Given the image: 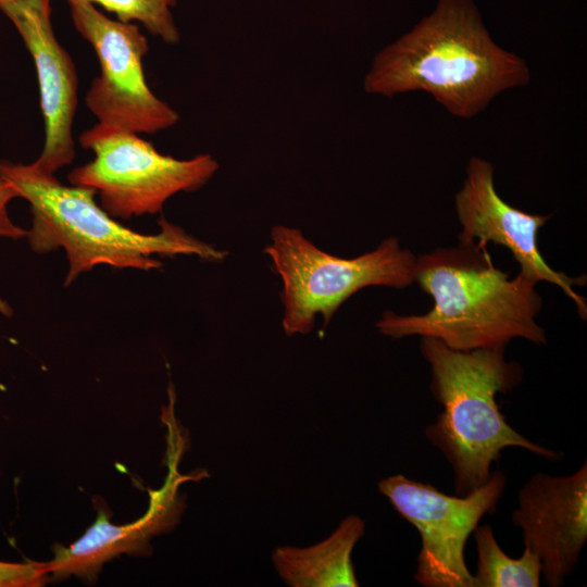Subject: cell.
<instances>
[{
  "mask_svg": "<svg viewBox=\"0 0 587 587\" xmlns=\"http://www.w3.org/2000/svg\"><path fill=\"white\" fill-rule=\"evenodd\" d=\"M529 80L527 63L494 41L473 0H438L428 16L375 54L363 88L387 98L427 92L450 114L472 118L499 93Z\"/></svg>",
  "mask_w": 587,
  "mask_h": 587,
  "instance_id": "6da1fadb",
  "label": "cell"
},
{
  "mask_svg": "<svg viewBox=\"0 0 587 587\" xmlns=\"http://www.w3.org/2000/svg\"><path fill=\"white\" fill-rule=\"evenodd\" d=\"M414 279L433 298L425 314L383 313L375 326L385 336L432 337L458 351L505 347L514 338L546 344L536 323L541 298L520 273L510 278L486 248L459 243L416 258Z\"/></svg>",
  "mask_w": 587,
  "mask_h": 587,
  "instance_id": "7a4b0ae2",
  "label": "cell"
},
{
  "mask_svg": "<svg viewBox=\"0 0 587 587\" xmlns=\"http://www.w3.org/2000/svg\"><path fill=\"white\" fill-rule=\"evenodd\" d=\"M0 176L30 205L32 227L26 238L32 250L39 254L65 251L68 271L64 286L101 264L150 271L163 265L155 255H196L215 262L228 254L164 217L159 220L157 234L133 230L96 203L93 189L63 185L35 161L0 160Z\"/></svg>",
  "mask_w": 587,
  "mask_h": 587,
  "instance_id": "3957f363",
  "label": "cell"
},
{
  "mask_svg": "<svg viewBox=\"0 0 587 587\" xmlns=\"http://www.w3.org/2000/svg\"><path fill=\"white\" fill-rule=\"evenodd\" d=\"M504 349L458 351L436 338L423 337L421 341V352L432 371L430 391L442 405L437 420L425 428V436L449 462L459 496L488 480L491 464L504 448H523L551 461L562 457L524 437L501 413L497 394L512 390L523 378L522 366L508 361Z\"/></svg>",
  "mask_w": 587,
  "mask_h": 587,
  "instance_id": "277c9868",
  "label": "cell"
},
{
  "mask_svg": "<svg viewBox=\"0 0 587 587\" xmlns=\"http://www.w3.org/2000/svg\"><path fill=\"white\" fill-rule=\"evenodd\" d=\"M264 252L283 282L282 325L288 336L310 333L320 314L324 332L339 307L362 288L415 283L416 258L395 237L373 251L344 259L319 249L297 228L275 225Z\"/></svg>",
  "mask_w": 587,
  "mask_h": 587,
  "instance_id": "5b68a950",
  "label": "cell"
},
{
  "mask_svg": "<svg viewBox=\"0 0 587 587\" xmlns=\"http://www.w3.org/2000/svg\"><path fill=\"white\" fill-rule=\"evenodd\" d=\"M79 145L95 158L74 168L68 180L93 189L114 218L160 213L171 197L202 188L218 170L209 153L175 159L139 134L101 123L82 133Z\"/></svg>",
  "mask_w": 587,
  "mask_h": 587,
  "instance_id": "8992f818",
  "label": "cell"
},
{
  "mask_svg": "<svg viewBox=\"0 0 587 587\" xmlns=\"http://www.w3.org/2000/svg\"><path fill=\"white\" fill-rule=\"evenodd\" d=\"M505 476L488 480L464 496H450L435 486L401 474L378 483V490L421 536L414 579L424 587H474L464 558L465 544L486 514L495 513Z\"/></svg>",
  "mask_w": 587,
  "mask_h": 587,
  "instance_id": "52a82bcc",
  "label": "cell"
},
{
  "mask_svg": "<svg viewBox=\"0 0 587 587\" xmlns=\"http://www.w3.org/2000/svg\"><path fill=\"white\" fill-rule=\"evenodd\" d=\"M73 24L91 45L100 64L86 95L99 123L136 134L173 127L179 114L149 88L143 73L148 40L134 23L112 20L88 0H66Z\"/></svg>",
  "mask_w": 587,
  "mask_h": 587,
  "instance_id": "ba28073f",
  "label": "cell"
},
{
  "mask_svg": "<svg viewBox=\"0 0 587 587\" xmlns=\"http://www.w3.org/2000/svg\"><path fill=\"white\" fill-rule=\"evenodd\" d=\"M454 202L461 226L460 243L478 248H486L489 242L503 246L519 263L521 275L535 284L548 282L558 286L574 301L580 317L586 319V300L574 289L586 277L573 278L553 270L538 248V232L549 216L527 213L505 202L496 190L494 165L489 161L479 157L470 159Z\"/></svg>",
  "mask_w": 587,
  "mask_h": 587,
  "instance_id": "9c48e42d",
  "label": "cell"
},
{
  "mask_svg": "<svg viewBox=\"0 0 587 587\" xmlns=\"http://www.w3.org/2000/svg\"><path fill=\"white\" fill-rule=\"evenodd\" d=\"M511 519L524 547L540 560L545 583L563 585L587 541V463L569 476L534 474L520 489Z\"/></svg>",
  "mask_w": 587,
  "mask_h": 587,
  "instance_id": "30bf717a",
  "label": "cell"
},
{
  "mask_svg": "<svg viewBox=\"0 0 587 587\" xmlns=\"http://www.w3.org/2000/svg\"><path fill=\"white\" fill-rule=\"evenodd\" d=\"M51 0H12L0 10L13 23L33 57L45 121V145L35 161L55 174L75 157L72 126L77 108V73L58 41L51 23Z\"/></svg>",
  "mask_w": 587,
  "mask_h": 587,
  "instance_id": "8fae6325",
  "label": "cell"
},
{
  "mask_svg": "<svg viewBox=\"0 0 587 587\" xmlns=\"http://www.w3.org/2000/svg\"><path fill=\"white\" fill-rule=\"evenodd\" d=\"M180 480L171 471L164 487L151 492L148 511L135 522L113 525L100 512L80 538L55 550L53 559L47 562L49 578L63 580L77 576L90 580L104 563L116 557L145 554L151 548L149 540L170 530L178 521L180 504L176 491Z\"/></svg>",
  "mask_w": 587,
  "mask_h": 587,
  "instance_id": "7c38bea8",
  "label": "cell"
},
{
  "mask_svg": "<svg viewBox=\"0 0 587 587\" xmlns=\"http://www.w3.org/2000/svg\"><path fill=\"white\" fill-rule=\"evenodd\" d=\"M364 530L361 517L348 515L316 545L276 548L273 563L282 579L292 587H357L351 554Z\"/></svg>",
  "mask_w": 587,
  "mask_h": 587,
  "instance_id": "4fadbf2b",
  "label": "cell"
},
{
  "mask_svg": "<svg viewBox=\"0 0 587 587\" xmlns=\"http://www.w3.org/2000/svg\"><path fill=\"white\" fill-rule=\"evenodd\" d=\"M477 566L473 574L474 587H538L541 563L538 557L524 547L515 559L499 546L492 528L480 525L475 528Z\"/></svg>",
  "mask_w": 587,
  "mask_h": 587,
  "instance_id": "5bb4252c",
  "label": "cell"
},
{
  "mask_svg": "<svg viewBox=\"0 0 587 587\" xmlns=\"http://www.w3.org/2000/svg\"><path fill=\"white\" fill-rule=\"evenodd\" d=\"M115 14L123 23L139 22L152 35L168 45L178 43L179 30L172 8L177 0H88Z\"/></svg>",
  "mask_w": 587,
  "mask_h": 587,
  "instance_id": "9a60e30c",
  "label": "cell"
},
{
  "mask_svg": "<svg viewBox=\"0 0 587 587\" xmlns=\"http://www.w3.org/2000/svg\"><path fill=\"white\" fill-rule=\"evenodd\" d=\"M48 579L47 562L0 561V587H39Z\"/></svg>",
  "mask_w": 587,
  "mask_h": 587,
  "instance_id": "2e32d148",
  "label": "cell"
},
{
  "mask_svg": "<svg viewBox=\"0 0 587 587\" xmlns=\"http://www.w3.org/2000/svg\"><path fill=\"white\" fill-rule=\"evenodd\" d=\"M18 198L14 188L0 176V238L21 239L25 238L27 230L15 225L8 212L9 203Z\"/></svg>",
  "mask_w": 587,
  "mask_h": 587,
  "instance_id": "e0dca14e",
  "label": "cell"
},
{
  "mask_svg": "<svg viewBox=\"0 0 587 587\" xmlns=\"http://www.w3.org/2000/svg\"><path fill=\"white\" fill-rule=\"evenodd\" d=\"M13 309L11 305L0 296V316H12Z\"/></svg>",
  "mask_w": 587,
  "mask_h": 587,
  "instance_id": "ac0fdd59",
  "label": "cell"
},
{
  "mask_svg": "<svg viewBox=\"0 0 587 587\" xmlns=\"http://www.w3.org/2000/svg\"><path fill=\"white\" fill-rule=\"evenodd\" d=\"M10 1H12V0H0V8H1L4 3L10 2Z\"/></svg>",
  "mask_w": 587,
  "mask_h": 587,
  "instance_id": "d6986e66",
  "label": "cell"
}]
</instances>
